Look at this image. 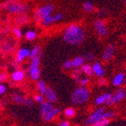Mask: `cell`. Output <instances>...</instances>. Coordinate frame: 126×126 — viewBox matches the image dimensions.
I'll return each mask as SVG.
<instances>
[{
  "label": "cell",
  "instance_id": "6da1fadb",
  "mask_svg": "<svg viewBox=\"0 0 126 126\" xmlns=\"http://www.w3.org/2000/svg\"><path fill=\"white\" fill-rule=\"evenodd\" d=\"M62 37L65 43L71 46H79L86 38V31L80 24L71 23L63 28Z\"/></svg>",
  "mask_w": 126,
  "mask_h": 126
},
{
  "label": "cell",
  "instance_id": "7a4b0ae2",
  "mask_svg": "<svg viewBox=\"0 0 126 126\" xmlns=\"http://www.w3.org/2000/svg\"><path fill=\"white\" fill-rule=\"evenodd\" d=\"M31 6L29 4H27L20 0H4L0 4V10L4 11L9 14L17 15L27 14L29 13Z\"/></svg>",
  "mask_w": 126,
  "mask_h": 126
},
{
  "label": "cell",
  "instance_id": "3957f363",
  "mask_svg": "<svg viewBox=\"0 0 126 126\" xmlns=\"http://www.w3.org/2000/svg\"><path fill=\"white\" fill-rule=\"evenodd\" d=\"M116 116V112L114 110H107L104 107L96 108L88 115V116L84 121V124L86 126H93L96 122L102 119L112 120Z\"/></svg>",
  "mask_w": 126,
  "mask_h": 126
},
{
  "label": "cell",
  "instance_id": "277c9868",
  "mask_svg": "<svg viewBox=\"0 0 126 126\" xmlns=\"http://www.w3.org/2000/svg\"><path fill=\"white\" fill-rule=\"evenodd\" d=\"M91 98V90L87 86H79L72 93L71 101L73 105H84Z\"/></svg>",
  "mask_w": 126,
  "mask_h": 126
},
{
  "label": "cell",
  "instance_id": "5b68a950",
  "mask_svg": "<svg viewBox=\"0 0 126 126\" xmlns=\"http://www.w3.org/2000/svg\"><path fill=\"white\" fill-rule=\"evenodd\" d=\"M27 73L32 81H37L42 75L41 71V56L30 58L29 64L27 67Z\"/></svg>",
  "mask_w": 126,
  "mask_h": 126
},
{
  "label": "cell",
  "instance_id": "8992f818",
  "mask_svg": "<svg viewBox=\"0 0 126 126\" xmlns=\"http://www.w3.org/2000/svg\"><path fill=\"white\" fill-rule=\"evenodd\" d=\"M54 10L55 5L53 4H44L38 6L34 11V14H33V19H34V22L39 25L44 18L54 13Z\"/></svg>",
  "mask_w": 126,
  "mask_h": 126
},
{
  "label": "cell",
  "instance_id": "52a82bcc",
  "mask_svg": "<svg viewBox=\"0 0 126 126\" xmlns=\"http://www.w3.org/2000/svg\"><path fill=\"white\" fill-rule=\"evenodd\" d=\"M93 27H94L95 34L100 38H105L109 34V27L104 19H96L94 21Z\"/></svg>",
  "mask_w": 126,
  "mask_h": 126
},
{
  "label": "cell",
  "instance_id": "ba28073f",
  "mask_svg": "<svg viewBox=\"0 0 126 126\" xmlns=\"http://www.w3.org/2000/svg\"><path fill=\"white\" fill-rule=\"evenodd\" d=\"M63 19H64L63 13H52V14L48 15L46 18H44V19L41 21V23L39 24V25L43 27H51V26L55 25V24H57V23H59V22H61Z\"/></svg>",
  "mask_w": 126,
  "mask_h": 126
},
{
  "label": "cell",
  "instance_id": "9c48e42d",
  "mask_svg": "<svg viewBox=\"0 0 126 126\" xmlns=\"http://www.w3.org/2000/svg\"><path fill=\"white\" fill-rule=\"evenodd\" d=\"M12 100L15 104H18V105H24L26 107H32L34 106V101L32 98L25 96L22 94H19V93H15L13 94V96H12Z\"/></svg>",
  "mask_w": 126,
  "mask_h": 126
},
{
  "label": "cell",
  "instance_id": "30bf717a",
  "mask_svg": "<svg viewBox=\"0 0 126 126\" xmlns=\"http://www.w3.org/2000/svg\"><path fill=\"white\" fill-rule=\"evenodd\" d=\"M30 57V48H27V47H21L16 52V56H15V62L18 64L23 63L25 60Z\"/></svg>",
  "mask_w": 126,
  "mask_h": 126
},
{
  "label": "cell",
  "instance_id": "8fae6325",
  "mask_svg": "<svg viewBox=\"0 0 126 126\" xmlns=\"http://www.w3.org/2000/svg\"><path fill=\"white\" fill-rule=\"evenodd\" d=\"M115 54H116V46L110 43L104 48L102 55H101V60L105 63L110 62L115 57Z\"/></svg>",
  "mask_w": 126,
  "mask_h": 126
},
{
  "label": "cell",
  "instance_id": "7c38bea8",
  "mask_svg": "<svg viewBox=\"0 0 126 126\" xmlns=\"http://www.w3.org/2000/svg\"><path fill=\"white\" fill-rule=\"evenodd\" d=\"M93 73L96 78H102L105 76V69L103 67L102 63L99 61H94L92 63Z\"/></svg>",
  "mask_w": 126,
  "mask_h": 126
},
{
  "label": "cell",
  "instance_id": "4fadbf2b",
  "mask_svg": "<svg viewBox=\"0 0 126 126\" xmlns=\"http://www.w3.org/2000/svg\"><path fill=\"white\" fill-rule=\"evenodd\" d=\"M27 73L23 69H17L13 71L11 74V80L14 83H20L26 79Z\"/></svg>",
  "mask_w": 126,
  "mask_h": 126
},
{
  "label": "cell",
  "instance_id": "5bb4252c",
  "mask_svg": "<svg viewBox=\"0 0 126 126\" xmlns=\"http://www.w3.org/2000/svg\"><path fill=\"white\" fill-rule=\"evenodd\" d=\"M61 112H62V109H60V108L55 107L50 112H48L47 115H45L44 116H42V121L45 123H50V122H52V121H54V120L61 114Z\"/></svg>",
  "mask_w": 126,
  "mask_h": 126
},
{
  "label": "cell",
  "instance_id": "9a60e30c",
  "mask_svg": "<svg viewBox=\"0 0 126 126\" xmlns=\"http://www.w3.org/2000/svg\"><path fill=\"white\" fill-rule=\"evenodd\" d=\"M44 98L45 101H49V102L53 103V104L57 103V101H58V96H57V92L52 87H50V86H48L47 91L44 94Z\"/></svg>",
  "mask_w": 126,
  "mask_h": 126
},
{
  "label": "cell",
  "instance_id": "2e32d148",
  "mask_svg": "<svg viewBox=\"0 0 126 126\" xmlns=\"http://www.w3.org/2000/svg\"><path fill=\"white\" fill-rule=\"evenodd\" d=\"M13 22H14L15 26L17 27H24V26L27 25L30 22V17L29 15L27 14H20L15 16L13 19Z\"/></svg>",
  "mask_w": 126,
  "mask_h": 126
},
{
  "label": "cell",
  "instance_id": "e0dca14e",
  "mask_svg": "<svg viewBox=\"0 0 126 126\" xmlns=\"http://www.w3.org/2000/svg\"><path fill=\"white\" fill-rule=\"evenodd\" d=\"M112 98L116 103V105L117 103L122 102L126 99V90L123 87H119L114 94H112Z\"/></svg>",
  "mask_w": 126,
  "mask_h": 126
},
{
  "label": "cell",
  "instance_id": "ac0fdd59",
  "mask_svg": "<svg viewBox=\"0 0 126 126\" xmlns=\"http://www.w3.org/2000/svg\"><path fill=\"white\" fill-rule=\"evenodd\" d=\"M125 77H126V75L123 72H117V73L112 78V80H111L112 86H116V87H121V86L124 84Z\"/></svg>",
  "mask_w": 126,
  "mask_h": 126
},
{
  "label": "cell",
  "instance_id": "d6986e66",
  "mask_svg": "<svg viewBox=\"0 0 126 126\" xmlns=\"http://www.w3.org/2000/svg\"><path fill=\"white\" fill-rule=\"evenodd\" d=\"M112 96L111 93H103L101 94L97 95L94 98V104L98 107L102 105H105L106 102L108 101V100Z\"/></svg>",
  "mask_w": 126,
  "mask_h": 126
},
{
  "label": "cell",
  "instance_id": "ffe728a7",
  "mask_svg": "<svg viewBox=\"0 0 126 126\" xmlns=\"http://www.w3.org/2000/svg\"><path fill=\"white\" fill-rule=\"evenodd\" d=\"M40 114H41V116H44L45 115L48 113V112H50L53 109L55 108L54 104L49 101H44L43 102H42L40 104Z\"/></svg>",
  "mask_w": 126,
  "mask_h": 126
},
{
  "label": "cell",
  "instance_id": "44dd1931",
  "mask_svg": "<svg viewBox=\"0 0 126 126\" xmlns=\"http://www.w3.org/2000/svg\"><path fill=\"white\" fill-rule=\"evenodd\" d=\"M80 71H81L82 74L86 77H88V78H91L94 76V73H93V67H92V63H85L84 64L82 65L81 67L79 68Z\"/></svg>",
  "mask_w": 126,
  "mask_h": 126
},
{
  "label": "cell",
  "instance_id": "7402d4cb",
  "mask_svg": "<svg viewBox=\"0 0 126 126\" xmlns=\"http://www.w3.org/2000/svg\"><path fill=\"white\" fill-rule=\"evenodd\" d=\"M82 9L86 13H94L95 12V10H96L94 4H93L92 2H90V1H86V2L83 3Z\"/></svg>",
  "mask_w": 126,
  "mask_h": 126
},
{
  "label": "cell",
  "instance_id": "603a6c76",
  "mask_svg": "<svg viewBox=\"0 0 126 126\" xmlns=\"http://www.w3.org/2000/svg\"><path fill=\"white\" fill-rule=\"evenodd\" d=\"M37 36H38L37 32L33 29L27 30L25 34H24V38H25L26 41H27V42H34V40H36Z\"/></svg>",
  "mask_w": 126,
  "mask_h": 126
},
{
  "label": "cell",
  "instance_id": "cb8c5ba5",
  "mask_svg": "<svg viewBox=\"0 0 126 126\" xmlns=\"http://www.w3.org/2000/svg\"><path fill=\"white\" fill-rule=\"evenodd\" d=\"M48 88V86H47L46 82L42 79L37 80V83H36V89H37V92L41 94L44 95L45 92L47 91Z\"/></svg>",
  "mask_w": 126,
  "mask_h": 126
},
{
  "label": "cell",
  "instance_id": "d4e9b609",
  "mask_svg": "<svg viewBox=\"0 0 126 126\" xmlns=\"http://www.w3.org/2000/svg\"><path fill=\"white\" fill-rule=\"evenodd\" d=\"M86 63L84 57L82 56H77L72 59V63H73V69H79L82 65Z\"/></svg>",
  "mask_w": 126,
  "mask_h": 126
},
{
  "label": "cell",
  "instance_id": "484cf974",
  "mask_svg": "<svg viewBox=\"0 0 126 126\" xmlns=\"http://www.w3.org/2000/svg\"><path fill=\"white\" fill-rule=\"evenodd\" d=\"M63 113V116L67 118V119H72V118H73L76 116L77 112H76V109L73 107H68L66 109H64Z\"/></svg>",
  "mask_w": 126,
  "mask_h": 126
},
{
  "label": "cell",
  "instance_id": "4316f807",
  "mask_svg": "<svg viewBox=\"0 0 126 126\" xmlns=\"http://www.w3.org/2000/svg\"><path fill=\"white\" fill-rule=\"evenodd\" d=\"M12 33H13V35L14 36L15 39H17V40H20L24 36L21 28L19 27H17V26H14L12 28Z\"/></svg>",
  "mask_w": 126,
  "mask_h": 126
},
{
  "label": "cell",
  "instance_id": "83f0119b",
  "mask_svg": "<svg viewBox=\"0 0 126 126\" xmlns=\"http://www.w3.org/2000/svg\"><path fill=\"white\" fill-rule=\"evenodd\" d=\"M13 48H14V44H13V42H4L2 43L1 45V49L2 51L5 53H10L13 50Z\"/></svg>",
  "mask_w": 126,
  "mask_h": 126
},
{
  "label": "cell",
  "instance_id": "f1b7e54d",
  "mask_svg": "<svg viewBox=\"0 0 126 126\" xmlns=\"http://www.w3.org/2000/svg\"><path fill=\"white\" fill-rule=\"evenodd\" d=\"M42 56V48L39 45H34L32 48H30V57H39Z\"/></svg>",
  "mask_w": 126,
  "mask_h": 126
},
{
  "label": "cell",
  "instance_id": "f546056e",
  "mask_svg": "<svg viewBox=\"0 0 126 126\" xmlns=\"http://www.w3.org/2000/svg\"><path fill=\"white\" fill-rule=\"evenodd\" d=\"M62 68L65 71H71L73 69V63H72V59H67L63 62L62 63Z\"/></svg>",
  "mask_w": 126,
  "mask_h": 126
},
{
  "label": "cell",
  "instance_id": "4dcf8cb0",
  "mask_svg": "<svg viewBox=\"0 0 126 126\" xmlns=\"http://www.w3.org/2000/svg\"><path fill=\"white\" fill-rule=\"evenodd\" d=\"M83 75L80 71V69H72V73H71V76H72V78L75 80L76 82L78 81L79 79H80V77Z\"/></svg>",
  "mask_w": 126,
  "mask_h": 126
},
{
  "label": "cell",
  "instance_id": "1f68e13d",
  "mask_svg": "<svg viewBox=\"0 0 126 126\" xmlns=\"http://www.w3.org/2000/svg\"><path fill=\"white\" fill-rule=\"evenodd\" d=\"M77 83H78L79 86H87V85L90 83V78H88V77H86V76H84V75H82L81 77H80L79 79L77 81Z\"/></svg>",
  "mask_w": 126,
  "mask_h": 126
},
{
  "label": "cell",
  "instance_id": "d6a6232c",
  "mask_svg": "<svg viewBox=\"0 0 126 126\" xmlns=\"http://www.w3.org/2000/svg\"><path fill=\"white\" fill-rule=\"evenodd\" d=\"M32 99H33L34 102L39 103V104H41V103L43 102V101H45L44 95L41 94H39V93H37V94H34V96H33V98H32Z\"/></svg>",
  "mask_w": 126,
  "mask_h": 126
},
{
  "label": "cell",
  "instance_id": "836d02e7",
  "mask_svg": "<svg viewBox=\"0 0 126 126\" xmlns=\"http://www.w3.org/2000/svg\"><path fill=\"white\" fill-rule=\"evenodd\" d=\"M84 59L86 63H92V62L95 61V55L93 54V53H86V55L84 56Z\"/></svg>",
  "mask_w": 126,
  "mask_h": 126
},
{
  "label": "cell",
  "instance_id": "e575fe53",
  "mask_svg": "<svg viewBox=\"0 0 126 126\" xmlns=\"http://www.w3.org/2000/svg\"><path fill=\"white\" fill-rule=\"evenodd\" d=\"M111 120L109 119H102V120H100L98 122H96L94 124H93V126H108Z\"/></svg>",
  "mask_w": 126,
  "mask_h": 126
},
{
  "label": "cell",
  "instance_id": "d590c367",
  "mask_svg": "<svg viewBox=\"0 0 126 126\" xmlns=\"http://www.w3.org/2000/svg\"><path fill=\"white\" fill-rule=\"evenodd\" d=\"M108 83V80L107 79H105L104 77H102V78H99L98 79V80H97V85L99 86H106Z\"/></svg>",
  "mask_w": 126,
  "mask_h": 126
},
{
  "label": "cell",
  "instance_id": "8d00e7d4",
  "mask_svg": "<svg viewBox=\"0 0 126 126\" xmlns=\"http://www.w3.org/2000/svg\"><path fill=\"white\" fill-rule=\"evenodd\" d=\"M8 79V74L4 72H0V83H4V81H6Z\"/></svg>",
  "mask_w": 126,
  "mask_h": 126
},
{
  "label": "cell",
  "instance_id": "74e56055",
  "mask_svg": "<svg viewBox=\"0 0 126 126\" xmlns=\"http://www.w3.org/2000/svg\"><path fill=\"white\" fill-rule=\"evenodd\" d=\"M7 91V86L4 83H0V96L4 95Z\"/></svg>",
  "mask_w": 126,
  "mask_h": 126
},
{
  "label": "cell",
  "instance_id": "f35d334b",
  "mask_svg": "<svg viewBox=\"0 0 126 126\" xmlns=\"http://www.w3.org/2000/svg\"><path fill=\"white\" fill-rule=\"evenodd\" d=\"M58 126H71V124L68 120H62L58 123Z\"/></svg>",
  "mask_w": 126,
  "mask_h": 126
},
{
  "label": "cell",
  "instance_id": "ab89813d",
  "mask_svg": "<svg viewBox=\"0 0 126 126\" xmlns=\"http://www.w3.org/2000/svg\"><path fill=\"white\" fill-rule=\"evenodd\" d=\"M122 2L124 3V4H126V0H122Z\"/></svg>",
  "mask_w": 126,
  "mask_h": 126
},
{
  "label": "cell",
  "instance_id": "60d3db41",
  "mask_svg": "<svg viewBox=\"0 0 126 126\" xmlns=\"http://www.w3.org/2000/svg\"><path fill=\"white\" fill-rule=\"evenodd\" d=\"M124 84L126 85V77H125V81H124Z\"/></svg>",
  "mask_w": 126,
  "mask_h": 126
},
{
  "label": "cell",
  "instance_id": "b9f144b4",
  "mask_svg": "<svg viewBox=\"0 0 126 126\" xmlns=\"http://www.w3.org/2000/svg\"><path fill=\"white\" fill-rule=\"evenodd\" d=\"M1 109H2V107H1V104H0V110H1Z\"/></svg>",
  "mask_w": 126,
  "mask_h": 126
},
{
  "label": "cell",
  "instance_id": "7bdbcfd3",
  "mask_svg": "<svg viewBox=\"0 0 126 126\" xmlns=\"http://www.w3.org/2000/svg\"><path fill=\"white\" fill-rule=\"evenodd\" d=\"M0 27H1V22H0Z\"/></svg>",
  "mask_w": 126,
  "mask_h": 126
}]
</instances>
